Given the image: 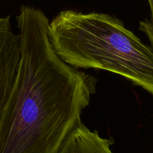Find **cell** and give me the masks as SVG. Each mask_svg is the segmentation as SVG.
I'll return each mask as SVG.
<instances>
[{
  "label": "cell",
  "mask_w": 153,
  "mask_h": 153,
  "mask_svg": "<svg viewBox=\"0 0 153 153\" xmlns=\"http://www.w3.org/2000/svg\"><path fill=\"white\" fill-rule=\"evenodd\" d=\"M16 19L20 60L0 115V153H55L82 123L97 79L57 55L43 10L22 5Z\"/></svg>",
  "instance_id": "6da1fadb"
},
{
  "label": "cell",
  "mask_w": 153,
  "mask_h": 153,
  "mask_svg": "<svg viewBox=\"0 0 153 153\" xmlns=\"http://www.w3.org/2000/svg\"><path fill=\"white\" fill-rule=\"evenodd\" d=\"M49 37L69 65L115 73L153 97L152 48L120 19L104 13L62 10L49 22Z\"/></svg>",
  "instance_id": "7a4b0ae2"
},
{
  "label": "cell",
  "mask_w": 153,
  "mask_h": 153,
  "mask_svg": "<svg viewBox=\"0 0 153 153\" xmlns=\"http://www.w3.org/2000/svg\"><path fill=\"white\" fill-rule=\"evenodd\" d=\"M20 54V36L13 31L10 16L0 17V115L16 79Z\"/></svg>",
  "instance_id": "3957f363"
},
{
  "label": "cell",
  "mask_w": 153,
  "mask_h": 153,
  "mask_svg": "<svg viewBox=\"0 0 153 153\" xmlns=\"http://www.w3.org/2000/svg\"><path fill=\"white\" fill-rule=\"evenodd\" d=\"M111 139L102 137L80 123L55 153H113Z\"/></svg>",
  "instance_id": "277c9868"
},
{
  "label": "cell",
  "mask_w": 153,
  "mask_h": 153,
  "mask_svg": "<svg viewBox=\"0 0 153 153\" xmlns=\"http://www.w3.org/2000/svg\"><path fill=\"white\" fill-rule=\"evenodd\" d=\"M148 2L150 8L151 18L150 19L141 21L139 24V29L146 34L153 49V0H148Z\"/></svg>",
  "instance_id": "5b68a950"
}]
</instances>
